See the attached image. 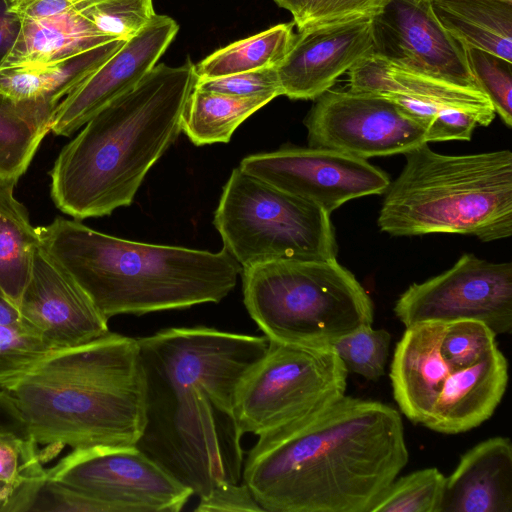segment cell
<instances>
[{
  "label": "cell",
  "mask_w": 512,
  "mask_h": 512,
  "mask_svg": "<svg viewBox=\"0 0 512 512\" xmlns=\"http://www.w3.org/2000/svg\"><path fill=\"white\" fill-rule=\"evenodd\" d=\"M146 422L136 446L199 498L242 481L237 387L269 340L212 327H173L137 338Z\"/></svg>",
  "instance_id": "6da1fadb"
},
{
  "label": "cell",
  "mask_w": 512,
  "mask_h": 512,
  "mask_svg": "<svg viewBox=\"0 0 512 512\" xmlns=\"http://www.w3.org/2000/svg\"><path fill=\"white\" fill-rule=\"evenodd\" d=\"M408 459L398 410L345 395L307 424L258 436L242 481L264 512H371Z\"/></svg>",
  "instance_id": "7a4b0ae2"
},
{
  "label": "cell",
  "mask_w": 512,
  "mask_h": 512,
  "mask_svg": "<svg viewBox=\"0 0 512 512\" xmlns=\"http://www.w3.org/2000/svg\"><path fill=\"white\" fill-rule=\"evenodd\" d=\"M45 463L65 446H136L146 422L137 338L51 350L2 389Z\"/></svg>",
  "instance_id": "3957f363"
},
{
  "label": "cell",
  "mask_w": 512,
  "mask_h": 512,
  "mask_svg": "<svg viewBox=\"0 0 512 512\" xmlns=\"http://www.w3.org/2000/svg\"><path fill=\"white\" fill-rule=\"evenodd\" d=\"M195 64L155 65L133 88L95 114L60 151L51 198L76 220L129 206L146 174L181 132Z\"/></svg>",
  "instance_id": "277c9868"
},
{
  "label": "cell",
  "mask_w": 512,
  "mask_h": 512,
  "mask_svg": "<svg viewBox=\"0 0 512 512\" xmlns=\"http://www.w3.org/2000/svg\"><path fill=\"white\" fill-rule=\"evenodd\" d=\"M36 229L40 247L108 320L218 303L242 270L225 248L210 252L130 241L62 217Z\"/></svg>",
  "instance_id": "5b68a950"
},
{
  "label": "cell",
  "mask_w": 512,
  "mask_h": 512,
  "mask_svg": "<svg viewBox=\"0 0 512 512\" xmlns=\"http://www.w3.org/2000/svg\"><path fill=\"white\" fill-rule=\"evenodd\" d=\"M404 155L400 175L385 191L381 231L393 236L464 234L484 242L511 236L510 150L445 155L425 143Z\"/></svg>",
  "instance_id": "8992f818"
},
{
  "label": "cell",
  "mask_w": 512,
  "mask_h": 512,
  "mask_svg": "<svg viewBox=\"0 0 512 512\" xmlns=\"http://www.w3.org/2000/svg\"><path fill=\"white\" fill-rule=\"evenodd\" d=\"M241 275L244 305L269 341L326 348L373 323L370 296L336 259L268 262Z\"/></svg>",
  "instance_id": "52a82bcc"
},
{
  "label": "cell",
  "mask_w": 512,
  "mask_h": 512,
  "mask_svg": "<svg viewBox=\"0 0 512 512\" xmlns=\"http://www.w3.org/2000/svg\"><path fill=\"white\" fill-rule=\"evenodd\" d=\"M213 224L223 248L242 268L337 256L329 213L239 167L223 187Z\"/></svg>",
  "instance_id": "ba28073f"
},
{
  "label": "cell",
  "mask_w": 512,
  "mask_h": 512,
  "mask_svg": "<svg viewBox=\"0 0 512 512\" xmlns=\"http://www.w3.org/2000/svg\"><path fill=\"white\" fill-rule=\"evenodd\" d=\"M348 371L332 347L269 341L234 398L240 432L260 436L307 424L345 396Z\"/></svg>",
  "instance_id": "9c48e42d"
},
{
  "label": "cell",
  "mask_w": 512,
  "mask_h": 512,
  "mask_svg": "<svg viewBox=\"0 0 512 512\" xmlns=\"http://www.w3.org/2000/svg\"><path fill=\"white\" fill-rule=\"evenodd\" d=\"M45 476L88 499L99 512H178L193 495L137 446L72 449L45 469Z\"/></svg>",
  "instance_id": "30bf717a"
},
{
  "label": "cell",
  "mask_w": 512,
  "mask_h": 512,
  "mask_svg": "<svg viewBox=\"0 0 512 512\" xmlns=\"http://www.w3.org/2000/svg\"><path fill=\"white\" fill-rule=\"evenodd\" d=\"M394 313L405 326L421 322L479 321L496 335L512 329V264L463 254L447 271L401 294Z\"/></svg>",
  "instance_id": "8fae6325"
},
{
  "label": "cell",
  "mask_w": 512,
  "mask_h": 512,
  "mask_svg": "<svg viewBox=\"0 0 512 512\" xmlns=\"http://www.w3.org/2000/svg\"><path fill=\"white\" fill-rule=\"evenodd\" d=\"M304 124L310 147L357 158L406 153L426 142V131L392 100L374 93L329 89Z\"/></svg>",
  "instance_id": "7c38bea8"
},
{
  "label": "cell",
  "mask_w": 512,
  "mask_h": 512,
  "mask_svg": "<svg viewBox=\"0 0 512 512\" xmlns=\"http://www.w3.org/2000/svg\"><path fill=\"white\" fill-rule=\"evenodd\" d=\"M239 168L327 213L347 201L383 194L388 175L367 160L315 147H284L243 158Z\"/></svg>",
  "instance_id": "4fadbf2b"
},
{
  "label": "cell",
  "mask_w": 512,
  "mask_h": 512,
  "mask_svg": "<svg viewBox=\"0 0 512 512\" xmlns=\"http://www.w3.org/2000/svg\"><path fill=\"white\" fill-rule=\"evenodd\" d=\"M374 33L377 52L386 58L459 85L478 87L466 46L442 25L431 0H390L374 17Z\"/></svg>",
  "instance_id": "5bb4252c"
},
{
  "label": "cell",
  "mask_w": 512,
  "mask_h": 512,
  "mask_svg": "<svg viewBox=\"0 0 512 512\" xmlns=\"http://www.w3.org/2000/svg\"><path fill=\"white\" fill-rule=\"evenodd\" d=\"M377 52L374 17L311 25L294 34L291 47L276 68L282 95L313 100L361 59Z\"/></svg>",
  "instance_id": "9a60e30c"
},
{
  "label": "cell",
  "mask_w": 512,
  "mask_h": 512,
  "mask_svg": "<svg viewBox=\"0 0 512 512\" xmlns=\"http://www.w3.org/2000/svg\"><path fill=\"white\" fill-rule=\"evenodd\" d=\"M179 26L166 15L151 21L58 104L51 132L69 137L107 104L133 88L158 62Z\"/></svg>",
  "instance_id": "2e32d148"
},
{
  "label": "cell",
  "mask_w": 512,
  "mask_h": 512,
  "mask_svg": "<svg viewBox=\"0 0 512 512\" xmlns=\"http://www.w3.org/2000/svg\"><path fill=\"white\" fill-rule=\"evenodd\" d=\"M18 310L52 350L82 345L110 332L108 319L40 246Z\"/></svg>",
  "instance_id": "e0dca14e"
},
{
  "label": "cell",
  "mask_w": 512,
  "mask_h": 512,
  "mask_svg": "<svg viewBox=\"0 0 512 512\" xmlns=\"http://www.w3.org/2000/svg\"><path fill=\"white\" fill-rule=\"evenodd\" d=\"M348 88L384 97H397L477 117L488 126L495 117L488 97L478 87L459 85L396 63L378 52L369 54L348 72Z\"/></svg>",
  "instance_id": "ac0fdd59"
},
{
  "label": "cell",
  "mask_w": 512,
  "mask_h": 512,
  "mask_svg": "<svg viewBox=\"0 0 512 512\" xmlns=\"http://www.w3.org/2000/svg\"><path fill=\"white\" fill-rule=\"evenodd\" d=\"M445 323L421 322L406 327L390 367L394 399L413 423L426 425L449 375L461 366L442 353Z\"/></svg>",
  "instance_id": "d6986e66"
},
{
  "label": "cell",
  "mask_w": 512,
  "mask_h": 512,
  "mask_svg": "<svg viewBox=\"0 0 512 512\" xmlns=\"http://www.w3.org/2000/svg\"><path fill=\"white\" fill-rule=\"evenodd\" d=\"M438 512H512V444L486 439L463 454L445 479Z\"/></svg>",
  "instance_id": "ffe728a7"
},
{
  "label": "cell",
  "mask_w": 512,
  "mask_h": 512,
  "mask_svg": "<svg viewBox=\"0 0 512 512\" xmlns=\"http://www.w3.org/2000/svg\"><path fill=\"white\" fill-rule=\"evenodd\" d=\"M507 384L508 362L497 346L476 364L449 375L425 427L457 434L479 426L492 416Z\"/></svg>",
  "instance_id": "44dd1931"
},
{
  "label": "cell",
  "mask_w": 512,
  "mask_h": 512,
  "mask_svg": "<svg viewBox=\"0 0 512 512\" xmlns=\"http://www.w3.org/2000/svg\"><path fill=\"white\" fill-rule=\"evenodd\" d=\"M112 40L76 10L21 20L18 36L0 67L57 62Z\"/></svg>",
  "instance_id": "7402d4cb"
},
{
  "label": "cell",
  "mask_w": 512,
  "mask_h": 512,
  "mask_svg": "<svg viewBox=\"0 0 512 512\" xmlns=\"http://www.w3.org/2000/svg\"><path fill=\"white\" fill-rule=\"evenodd\" d=\"M124 42L112 40L48 64L0 67V94L16 101L50 100L60 103Z\"/></svg>",
  "instance_id": "603a6c76"
},
{
  "label": "cell",
  "mask_w": 512,
  "mask_h": 512,
  "mask_svg": "<svg viewBox=\"0 0 512 512\" xmlns=\"http://www.w3.org/2000/svg\"><path fill=\"white\" fill-rule=\"evenodd\" d=\"M59 103L0 94V183L16 185L51 131Z\"/></svg>",
  "instance_id": "cb8c5ba5"
},
{
  "label": "cell",
  "mask_w": 512,
  "mask_h": 512,
  "mask_svg": "<svg viewBox=\"0 0 512 512\" xmlns=\"http://www.w3.org/2000/svg\"><path fill=\"white\" fill-rule=\"evenodd\" d=\"M431 5L465 46L512 63V5L495 0H431Z\"/></svg>",
  "instance_id": "d4e9b609"
},
{
  "label": "cell",
  "mask_w": 512,
  "mask_h": 512,
  "mask_svg": "<svg viewBox=\"0 0 512 512\" xmlns=\"http://www.w3.org/2000/svg\"><path fill=\"white\" fill-rule=\"evenodd\" d=\"M14 187L0 183V297L18 308L40 242Z\"/></svg>",
  "instance_id": "484cf974"
},
{
  "label": "cell",
  "mask_w": 512,
  "mask_h": 512,
  "mask_svg": "<svg viewBox=\"0 0 512 512\" xmlns=\"http://www.w3.org/2000/svg\"><path fill=\"white\" fill-rule=\"evenodd\" d=\"M270 101L193 88L181 115V132L197 146L227 143L240 124Z\"/></svg>",
  "instance_id": "4316f807"
},
{
  "label": "cell",
  "mask_w": 512,
  "mask_h": 512,
  "mask_svg": "<svg viewBox=\"0 0 512 512\" xmlns=\"http://www.w3.org/2000/svg\"><path fill=\"white\" fill-rule=\"evenodd\" d=\"M294 23H281L222 47L195 64L197 78L277 68L288 53Z\"/></svg>",
  "instance_id": "83f0119b"
},
{
  "label": "cell",
  "mask_w": 512,
  "mask_h": 512,
  "mask_svg": "<svg viewBox=\"0 0 512 512\" xmlns=\"http://www.w3.org/2000/svg\"><path fill=\"white\" fill-rule=\"evenodd\" d=\"M446 477L435 467L396 478L371 512H438Z\"/></svg>",
  "instance_id": "f1b7e54d"
},
{
  "label": "cell",
  "mask_w": 512,
  "mask_h": 512,
  "mask_svg": "<svg viewBox=\"0 0 512 512\" xmlns=\"http://www.w3.org/2000/svg\"><path fill=\"white\" fill-rule=\"evenodd\" d=\"M75 10L102 35L127 41L139 33L156 14L153 0H83Z\"/></svg>",
  "instance_id": "f546056e"
},
{
  "label": "cell",
  "mask_w": 512,
  "mask_h": 512,
  "mask_svg": "<svg viewBox=\"0 0 512 512\" xmlns=\"http://www.w3.org/2000/svg\"><path fill=\"white\" fill-rule=\"evenodd\" d=\"M38 446L27 436L0 433V483L24 493H38L45 483V468Z\"/></svg>",
  "instance_id": "4dcf8cb0"
},
{
  "label": "cell",
  "mask_w": 512,
  "mask_h": 512,
  "mask_svg": "<svg viewBox=\"0 0 512 512\" xmlns=\"http://www.w3.org/2000/svg\"><path fill=\"white\" fill-rule=\"evenodd\" d=\"M391 335L385 329L366 325L345 335L331 347L347 371L368 380H377L385 373Z\"/></svg>",
  "instance_id": "1f68e13d"
},
{
  "label": "cell",
  "mask_w": 512,
  "mask_h": 512,
  "mask_svg": "<svg viewBox=\"0 0 512 512\" xmlns=\"http://www.w3.org/2000/svg\"><path fill=\"white\" fill-rule=\"evenodd\" d=\"M467 56L478 87L490 100L495 114L512 126L511 64L480 49L467 47Z\"/></svg>",
  "instance_id": "d6a6232c"
},
{
  "label": "cell",
  "mask_w": 512,
  "mask_h": 512,
  "mask_svg": "<svg viewBox=\"0 0 512 512\" xmlns=\"http://www.w3.org/2000/svg\"><path fill=\"white\" fill-rule=\"evenodd\" d=\"M194 88L237 97H266L271 100L282 95L276 68L216 78H197Z\"/></svg>",
  "instance_id": "836d02e7"
},
{
  "label": "cell",
  "mask_w": 512,
  "mask_h": 512,
  "mask_svg": "<svg viewBox=\"0 0 512 512\" xmlns=\"http://www.w3.org/2000/svg\"><path fill=\"white\" fill-rule=\"evenodd\" d=\"M385 5V0H312L300 29L354 18L375 17Z\"/></svg>",
  "instance_id": "e575fe53"
},
{
  "label": "cell",
  "mask_w": 512,
  "mask_h": 512,
  "mask_svg": "<svg viewBox=\"0 0 512 512\" xmlns=\"http://www.w3.org/2000/svg\"><path fill=\"white\" fill-rule=\"evenodd\" d=\"M197 512H263L248 486L238 483H225L215 487L204 497L199 498Z\"/></svg>",
  "instance_id": "d590c367"
},
{
  "label": "cell",
  "mask_w": 512,
  "mask_h": 512,
  "mask_svg": "<svg viewBox=\"0 0 512 512\" xmlns=\"http://www.w3.org/2000/svg\"><path fill=\"white\" fill-rule=\"evenodd\" d=\"M480 122L474 115L460 110L442 111L427 127L426 142L469 141Z\"/></svg>",
  "instance_id": "8d00e7d4"
},
{
  "label": "cell",
  "mask_w": 512,
  "mask_h": 512,
  "mask_svg": "<svg viewBox=\"0 0 512 512\" xmlns=\"http://www.w3.org/2000/svg\"><path fill=\"white\" fill-rule=\"evenodd\" d=\"M10 13L21 20H34L75 10V0H5Z\"/></svg>",
  "instance_id": "74e56055"
},
{
  "label": "cell",
  "mask_w": 512,
  "mask_h": 512,
  "mask_svg": "<svg viewBox=\"0 0 512 512\" xmlns=\"http://www.w3.org/2000/svg\"><path fill=\"white\" fill-rule=\"evenodd\" d=\"M20 27V19L8 11L5 0H0V64L12 48Z\"/></svg>",
  "instance_id": "f35d334b"
},
{
  "label": "cell",
  "mask_w": 512,
  "mask_h": 512,
  "mask_svg": "<svg viewBox=\"0 0 512 512\" xmlns=\"http://www.w3.org/2000/svg\"><path fill=\"white\" fill-rule=\"evenodd\" d=\"M279 7L289 11L293 16V23L300 29L307 17L312 0H273Z\"/></svg>",
  "instance_id": "ab89813d"
},
{
  "label": "cell",
  "mask_w": 512,
  "mask_h": 512,
  "mask_svg": "<svg viewBox=\"0 0 512 512\" xmlns=\"http://www.w3.org/2000/svg\"><path fill=\"white\" fill-rule=\"evenodd\" d=\"M23 324L18 308L0 297V326L15 327Z\"/></svg>",
  "instance_id": "60d3db41"
},
{
  "label": "cell",
  "mask_w": 512,
  "mask_h": 512,
  "mask_svg": "<svg viewBox=\"0 0 512 512\" xmlns=\"http://www.w3.org/2000/svg\"><path fill=\"white\" fill-rule=\"evenodd\" d=\"M18 493L15 488L0 483V511H15Z\"/></svg>",
  "instance_id": "b9f144b4"
},
{
  "label": "cell",
  "mask_w": 512,
  "mask_h": 512,
  "mask_svg": "<svg viewBox=\"0 0 512 512\" xmlns=\"http://www.w3.org/2000/svg\"><path fill=\"white\" fill-rule=\"evenodd\" d=\"M495 1H499V2H502V3H506V4H509V5H512V0H495Z\"/></svg>",
  "instance_id": "7bdbcfd3"
},
{
  "label": "cell",
  "mask_w": 512,
  "mask_h": 512,
  "mask_svg": "<svg viewBox=\"0 0 512 512\" xmlns=\"http://www.w3.org/2000/svg\"><path fill=\"white\" fill-rule=\"evenodd\" d=\"M417 2L426 1V0H416Z\"/></svg>",
  "instance_id": "ee69618b"
},
{
  "label": "cell",
  "mask_w": 512,
  "mask_h": 512,
  "mask_svg": "<svg viewBox=\"0 0 512 512\" xmlns=\"http://www.w3.org/2000/svg\"><path fill=\"white\" fill-rule=\"evenodd\" d=\"M390 0H385L386 4L389 2Z\"/></svg>",
  "instance_id": "f6af8a7d"
},
{
  "label": "cell",
  "mask_w": 512,
  "mask_h": 512,
  "mask_svg": "<svg viewBox=\"0 0 512 512\" xmlns=\"http://www.w3.org/2000/svg\"><path fill=\"white\" fill-rule=\"evenodd\" d=\"M75 1H83V0H75Z\"/></svg>",
  "instance_id": "bcb514c9"
}]
</instances>
